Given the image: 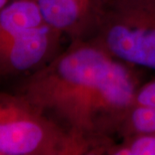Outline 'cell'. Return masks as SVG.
<instances>
[{
  "label": "cell",
  "instance_id": "3",
  "mask_svg": "<svg viewBox=\"0 0 155 155\" xmlns=\"http://www.w3.org/2000/svg\"><path fill=\"white\" fill-rule=\"evenodd\" d=\"M0 155H84L54 120L20 93L0 92Z\"/></svg>",
  "mask_w": 155,
  "mask_h": 155
},
{
  "label": "cell",
  "instance_id": "9",
  "mask_svg": "<svg viewBox=\"0 0 155 155\" xmlns=\"http://www.w3.org/2000/svg\"><path fill=\"white\" fill-rule=\"evenodd\" d=\"M11 1H14V0H0V8L8 4V3H10Z\"/></svg>",
  "mask_w": 155,
  "mask_h": 155
},
{
  "label": "cell",
  "instance_id": "8",
  "mask_svg": "<svg viewBox=\"0 0 155 155\" xmlns=\"http://www.w3.org/2000/svg\"><path fill=\"white\" fill-rule=\"evenodd\" d=\"M134 104L155 108V77L153 80L140 86L135 97Z\"/></svg>",
  "mask_w": 155,
  "mask_h": 155
},
{
  "label": "cell",
  "instance_id": "1",
  "mask_svg": "<svg viewBox=\"0 0 155 155\" xmlns=\"http://www.w3.org/2000/svg\"><path fill=\"white\" fill-rule=\"evenodd\" d=\"M138 71L91 39L75 41L26 76L17 92L77 141L84 155H104L119 140L142 85Z\"/></svg>",
  "mask_w": 155,
  "mask_h": 155
},
{
  "label": "cell",
  "instance_id": "4",
  "mask_svg": "<svg viewBox=\"0 0 155 155\" xmlns=\"http://www.w3.org/2000/svg\"><path fill=\"white\" fill-rule=\"evenodd\" d=\"M90 39L118 60L155 72V0H111Z\"/></svg>",
  "mask_w": 155,
  "mask_h": 155
},
{
  "label": "cell",
  "instance_id": "5",
  "mask_svg": "<svg viewBox=\"0 0 155 155\" xmlns=\"http://www.w3.org/2000/svg\"><path fill=\"white\" fill-rule=\"evenodd\" d=\"M42 14L69 42L93 37L111 0H35Z\"/></svg>",
  "mask_w": 155,
  "mask_h": 155
},
{
  "label": "cell",
  "instance_id": "10",
  "mask_svg": "<svg viewBox=\"0 0 155 155\" xmlns=\"http://www.w3.org/2000/svg\"><path fill=\"white\" fill-rule=\"evenodd\" d=\"M2 77V75H1V72H0V78H1Z\"/></svg>",
  "mask_w": 155,
  "mask_h": 155
},
{
  "label": "cell",
  "instance_id": "6",
  "mask_svg": "<svg viewBox=\"0 0 155 155\" xmlns=\"http://www.w3.org/2000/svg\"><path fill=\"white\" fill-rule=\"evenodd\" d=\"M104 155H155V134L126 135L105 150Z\"/></svg>",
  "mask_w": 155,
  "mask_h": 155
},
{
  "label": "cell",
  "instance_id": "2",
  "mask_svg": "<svg viewBox=\"0 0 155 155\" xmlns=\"http://www.w3.org/2000/svg\"><path fill=\"white\" fill-rule=\"evenodd\" d=\"M64 36L42 14L35 0H14L0 8V72L29 75L60 52Z\"/></svg>",
  "mask_w": 155,
  "mask_h": 155
},
{
  "label": "cell",
  "instance_id": "7",
  "mask_svg": "<svg viewBox=\"0 0 155 155\" xmlns=\"http://www.w3.org/2000/svg\"><path fill=\"white\" fill-rule=\"evenodd\" d=\"M155 134V108L134 104L121 128L119 139L130 134Z\"/></svg>",
  "mask_w": 155,
  "mask_h": 155
}]
</instances>
